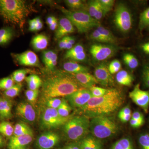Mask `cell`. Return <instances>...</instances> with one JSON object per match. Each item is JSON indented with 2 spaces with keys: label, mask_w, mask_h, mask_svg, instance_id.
<instances>
[{
  "label": "cell",
  "mask_w": 149,
  "mask_h": 149,
  "mask_svg": "<svg viewBox=\"0 0 149 149\" xmlns=\"http://www.w3.org/2000/svg\"><path fill=\"white\" fill-rule=\"evenodd\" d=\"M42 83V95L44 100L65 97L82 88L72 74L65 71H52Z\"/></svg>",
  "instance_id": "6da1fadb"
},
{
  "label": "cell",
  "mask_w": 149,
  "mask_h": 149,
  "mask_svg": "<svg viewBox=\"0 0 149 149\" xmlns=\"http://www.w3.org/2000/svg\"><path fill=\"white\" fill-rule=\"evenodd\" d=\"M123 102V98L119 91L115 89H108L103 96L92 97L84 106L77 109L81 115L92 118L113 113L121 106Z\"/></svg>",
  "instance_id": "7a4b0ae2"
},
{
  "label": "cell",
  "mask_w": 149,
  "mask_h": 149,
  "mask_svg": "<svg viewBox=\"0 0 149 149\" xmlns=\"http://www.w3.org/2000/svg\"><path fill=\"white\" fill-rule=\"evenodd\" d=\"M30 8L22 0H0V15L7 23L17 25L22 31L30 13Z\"/></svg>",
  "instance_id": "3957f363"
},
{
  "label": "cell",
  "mask_w": 149,
  "mask_h": 149,
  "mask_svg": "<svg viewBox=\"0 0 149 149\" xmlns=\"http://www.w3.org/2000/svg\"><path fill=\"white\" fill-rule=\"evenodd\" d=\"M90 128L89 118L83 115L72 116L62 126L63 132L68 140L77 142L88 136Z\"/></svg>",
  "instance_id": "277c9868"
},
{
  "label": "cell",
  "mask_w": 149,
  "mask_h": 149,
  "mask_svg": "<svg viewBox=\"0 0 149 149\" xmlns=\"http://www.w3.org/2000/svg\"><path fill=\"white\" fill-rule=\"evenodd\" d=\"M58 8L77 28L79 33H86L100 25V22L92 17L87 11L69 10L60 6Z\"/></svg>",
  "instance_id": "5b68a950"
},
{
  "label": "cell",
  "mask_w": 149,
  "mask_h": 149,
  "mask_svg": "<svg viewBox=\"0 0 149 149\" xmlns=\"http://www.w3.org/2000/svg\"><path fill=\"white\" fill-rule=\"evenodd\" d=\"M118 129L117 124L108 116H95L90 120V132L92 136L100 140L113 136Z\"/></svg>",
  "instance_id": "8992f818"
},
{
  "label": "cell",
  "mask_w": 149,
  "mask_h": 149,
  "mask_svg": "<svg viewBox=\"0 0 149 149\" xmlns=\"http://www.w3.org/2000/svg\"><path fill=\"white\" fill-rule=\"evenodd\" d=\"M72 116L62 117L56 109L46 107L40 115V126L43 129L49 130L62 127Z\"/></svg>",
  "instance_id": "52a82bcc"
},
{
  "label": "cell",
  "mask_w": 149,
  "mask_h": 149,
  "mask_svg": "<svg viewBox=\"0 0 149 149\" xmlns=\"http://www.w3.org/2000/svg\"><path fill=\"white\" fill-rule=\"evenodd\" d=\"M114 22L118 29L124 33L129 32L132 28V15L129 9L124 4H119L116 9Z\"/></svg>",
  "instance_id": "ba28073f"
},
{
  "label": "cell",
  "mask_w": 149,
  "mask_h": 149,
  "mask_svg": "<svg viewBox=\"0 0 149 149\" xmlns=\"http://www.w3.org/2000/svg\"><path fill=\"white\" fill-rule=\"evenodd\" d=\"M116 51V48L114 46L102 44H93L90 48V53L93 58L99 61L110 58Z\"/></svg>",
  "instance_id": "9c48e42d"
},
{
  "label": "cell",
  "mask_w": 149,
  "mask_h": 149,
  "mask_svg": "<svg viewBox=\"0 0 149 149\" xmlns=\"http://www.w3.org/2000/svg\"><path fill=\"white\" fill-rule=\"evenodd\" d=\"M92 97L89 89L82 88L67 96L65 99L72 108L79 109L84 106Z\"/></svg>",
  "instance_id": "30bf717a"
},
{
  "label": "cell",
  "mask_w": 149,
  "mask_h": 149,
  "mask_svg": "<svg viewBox=\"0 0 149 149\" xmlns=\"http://www.w3.org/2000/svg\"><path fill=\"white\" fill-rule=\"evenodd\" d=\"M129 97L132 101L141 107L145 113L148 112L149 108V91L141 90L140 84H137L129 93Z\"/></svg>",
  "instance_id": "8fae6325"
},
{
  "label": "cell",
  "mask_w": 149,
  "mask_h": 149,
  "mask_svg": "<svg viewBox=\"0 0 149 149\" xmlns=\"http://www.w3.org/2000/svg\"><path fill=\"white\" fill-rule=\"evenodd\" d=\"M60 141V137L57 133L48 131L41 134L37 138L36 146L38 149H52Z\"/></svg>",
  "instance_id": "7c38bea8"
},
{
  "label": "cell",
  "mask_w": 149,
  "mask_h": 149,
  "mask_svg": "<svg viewBox=\"0 0 149 149\" xmlns=\"http://www.w3.org/2000/svg\"><path fill=\"white\" fill-rule=\"evenodd\" d=\"M16 112L17 116L25 123H33L36 119V112L30 103L25 102L19 103L17 107Z\"/></svg>",
  "instance_id": "4fadbf2b"
},
{
  "label": "cell",
  "mask_w": 149,
  "mask_h": 149,
  "mask_svg": "<svg viewBox=\"0 0 149 149\" xmlns=\"http://www.w3.org/2000/svg\"><path fill=\"white\" fill-rule=\"evenodd\" d=\"M13 56L17 63L20 65L38 67L40 66L38 56L32 51H27L22 53L15 54Z\"/></svg>",
  "instance_id": "5bb4252c"
},
{
  "label": "cell",
  "mask_w": 149,
  "mask_h": 149,
  "mask_svg": "<svg viewBox=\"0 0 149 149\" xmlns=\"http://www.w3.org/2000/svg\"><path fill=\"white\" fill-rule=\"evenodd\" d=\"M94 76L99 83L105 87L112 85L114 82L113 77L110 73L108 67L104 63H102L96 68Z\"/></svg>",
  "instance_id": "9a60e30c"
},
{
  "label": "cell",
  "mask_w": 149,
  "mask_h": 149,
  "mask_svg": "<svg viewBox=\"0 0 149 149\" xmlns=\"http://www.w3.org/2000/svg\"><path fill=\"white\" fill-rule=\"evenodd\" d=\"M75 29L71 22L67 17L61 19L58 22V26L55 33L56 40H60L70 34L74 32Z\"/></svg>",
  "instance_id": "2e32d148"
},
{
  "label": "cell",
  "mask_w": 149,
  "mask_h": 149,
  "mask_svg": "<svg viewBox=\"0 0 149 149\" xmlns=\"http://www.w3.org/2000/svg\"><path fill=\"white\" fill-rule=\"evenodd\" d=\"M33 136L25 135L19 136H12L8 144V149H24L32 142Z\"/></svg>",
  "instance_id": "e0dca14e"
},
{
  "label": "cell",
  "mask_w": 149,
  "mask_h": 149,
  "mask_svg": "<svg viewBox=\"0 0 149 149\" xmlns=\"http://www.w3.org/2000/svg\"><path fill=\"white\" fill-rule=\"evenodd\" d=\"M71 74L82 88L90 89L96 84H99L95 76L89 72Z\"/></svg>",
  "instance_id": "ac0fdd59"
},
{
  "label": "cell",
  "mask_w": 149,
  "mask_h": 149,
  "mask_svg": "<svg viewBox=\"0 0 149 149\" xmlns=\"http://www.w3.org/2000/svg\"><path fill=\"white\" fill-rule=\"evenodd\" d=\"M78 143L80 149H102L100 140L93 136H87Z\"/></svg>",
  "instance_id": "d6986e66"
},
{
  "label": "cell",
  "mask_w": 149,
  "mask_h": 149,
  "mask_svg": "<svg viewBox=\"0 0 149 149\" xmlns=\"http://www.w3.org/2000/svg\"><path fill=\"white\" fill-rule=\"evenodd\" d=\"M63 68L65 71L71 74L89 72V68L87 67L81 65L76 62L72 61L64 63Z\"/></svg>",
  "instance_id": "ffe728a7"
},
{
  "label": "cell",
  "mask_w": 149,
  "mask_h": 149,
  "mask_svg": "<svg viewBox=\"0 0 149 149\" xmlns=\"http://www.w3.org/2000/svg\"><path fill=\"white\" fill-rule=\"evenodd\" d=\"M12 102L8 98H0V117L3 119H9L12 117Z\"/></svg>",
  "instance_id": "44dd1931"
},
{
  "label": "cell",
  "mask_w": 149,
  "mask_h": 149,
  "mask_svg": "<svg viewBox=\"0 0 149 149\" xmlns=\"http://www.w3.org/2000/svg\"><path fill=\"white\" fill-rule=\"evenodd\" d=\"M49 44L48 37L43 34L35 36L32 39V45L35 51H40L45 49Z\"/></svg>",
  "instance_id": "7402d4cb"
},
{
  "label": "cell",
  "mask_w": 149,
  "mask_h": 149,
  "mask_svg": "<svg viewBox=\"0 0 149 149\" xmlns=\"http://www.w3.org/2000/svg\"><path fill=\"white\" fill-rule=\"evenodd\" d=\"M116 79L118 84L126 86L132 85L134 78L131 74L125 70H121L117 73Z\"/></svg>",
  "instance_id": "603a6c76"
},
{
  "label": "cell",
  "mask_w": 149,
  "mask_h": 149,
  "mask_svg": "<svg viewBox=\"0 0 149 149\" xmlns=\"http://www.w3.org/2000/svg\"><path fill=\"white\" fill-rule=\"evenodd\" d=\"M25 135L33 136V130L25 123L19 122L17 123L14 126L13 136H19Z\"/></svg>",
  "instance_id": "cb8c5ba5"
},
{
  "label": "cell",
  "mask_w": 149,
  "mask_h": 149,
  "mask_svg": "<svg viewBox=\"0 0 149 149\" xmlns=\"http://www.w3.org/2000/svg\"><path fill=\"white\" fill-rule=\"evenodd\" d=\"M25 80L29 90H39L42 83V79L37 74H30L26 77Z\"/></svg>",
  "instance_id": "d4e9b609"
},
{
  "label": "cell",
  "mask_w": 149,
  "mask_h": 149,
  "mask_svg": "<svg viewBox=\"0 0 149 149\" xmlns=\"http://www.w3.org/2000/svg\"><path fill=\"white\" fill-rule=\"evenodd\" d=\"M14 35L13 29L9 27L0 29V45H6L10 42Z\"/></svg>",
  "instance_id": "484cf974"
},
{
  "label": "cell",
  "mask_w": 149,
  "mask_h": 149,
  "mask_svg": "<svg viewBox=\"0 0 149 149\" xmlns=\"http://www.w3.org/2000/svg\"><path fill=\"white\" fill-rule=\"evenodd\" d=\"M102 35L106 43L107 44H116L117 42L116 37L109 29L105 28L101 25H100L96 28Z\"/></svg>",
  "instance_id": "4316f807"
},
{
  "label": "cell",
  "mask_w": 149,
  "mask_h": 149,
  "mask_svg": "<svg viewBox=\"0 0 149 149\" xmlns=\"http://www.w3.org/2000/svg\"><path fill=\"white\" fill-rule=\"evenodd\" d=\"M72 108L66 99H63L61 103L57 110L60 115L62 117H68L71 116L70 113Z\"/></svg>",
  "instance_id": "83f0119b"
},
{
  "label": "cell",
  "mask_w": 149,
  "mask_h": 149,
  "mask_svg": "<svg viewBox=\"0 0 149 149\" xmlns=\"http://www.w3.org/2000/svg\"><path fill=\"white\" fill-rule=\"evenodd\" d=\"M110 149H134V148L130 139L124 138L114 143Z\"/></svg>",
  "instance_id": "f1b7e54d"
},
{
  "label": "cell",
  "mask_w": 149,
  "mask_h": 149,
  "mask_svg": "<svg viewBox=\"0 0 149 149\" xmlns=\"http://www.w3.org/2000/svg\"><path fill=\"white\" fill-rule=\"evenodd\" d=\"M14 127L7 121H3L0 123V133L6 137L11 138L13 135Z\"/></svg>",
  "instance_id": "f546056e"
},
{
  "label": "cell",
  "mask_w": 149,
  "mask_h": 149,
  "mask_svg": "<svg viewBox=\"0 0 149 149\" xmlns=\"http://www.w3.org/2000/svg\"><path fill=\"white\" fill-rule=\"evenodd\" d=\"M123 60L125 64L130 69H135L139 66V63L138 60L135 56L132 54H125L123 55Z\"/></svg>",
  "instance_id": "4dcf8cb0"
},
{
  "label": "cell",
  "mask_w": 149,
  "mask_h": 149,
  "mask_svg": "<svg viewBox=\"0 0 149 149\" xmlns=\"http://www.w3.org/2000/svg\"><path fill=\"white\" fill-rule=\"evenodd\" d=\"M30 69H22L17 70L13 73L11 77L17 83H21L23 80H25L26 75L31 72Z\"/></svg>",
  "instance_id": "1f68e13d"
},
{
  "label": "cell",
  "mask_w": 149,
  "mask_h": 149,
  "mask_svg": "<svg viewBox=\"0 0 149 149\" xmlns=\"http://www.w3.org/2000/svg\"><path fill=\"white\" fill-rule=\"evenodd\" d=\"M85 52L84 47L82 45L77 44L72 47L66 52L64 56V58L70 60L74 56L78 55L81 53Z\"/></svg>",
  "instance_id": "d6a6232c"
},
{
  "label": "cell",
  "mask_w": 149,
  "mask_h": 149,
  "mask_svg": "<svg viewBox=\"0 0 149 149\" xmlns=\"http://www.w3.org/2000/svg\"><path fill=\"white\" fill-rule=\"evenodd\" d=\"M22 85L21 83H17L8 90L4 91V94L8 98H13L18 95L21 92Z\"/></svg>",
  "instance_id": "836d02e7"
},
{
  "label": "cell",
  "mask_w": 149,
  "mask_h": 149,
  "mask_svg": "<svg viewBox=\"0 0 149 149\" xmlns=\"http://www.w3.org/2000/svg\"><path fill=\"white\" fill-rule=\"evenodd\" d=\"M100 6L99 0H92L89 1L87 6V12L92 17L94 18Z\"/></svg>",
  "instance_id": "e575fe53"
},
{
  "label": "cell",
  "mask_w": 149,
  "mask_h": 149,
  "mask_svg": "<svg viewBox=\"0 0 149 149\" xmlns=\"http://www.w3.org/2000/svg\"><path fill=\"white\" fill-rule=\"evenodd\" d=\"M64 1L68 7L73 9L77 10H83L81 9H84L85 7L84 2L81 0H66Z\"/></svg>",
  "instance_id": "d590c367"
},
{
  "label": "cell",
  "mask_w": 149,
  "mask_h": 149,
  "mask_svg": "<svg viewBox=\"0 0 149 149\" xmlns=\"http://www.w3.org/2000/svg\"><path fill=\"white\" fill-rule=\"evenodd\" d=\"M149 23V7L141 13L139 20V28L143 29L148 26Z\"/></svg>",
  "instance_id": "8d00e7d4"
},
{
  "label": "cell",
  "mask_w": 149,
  "mask_h": 149,
  "mask_svg": "<svg viewBox=\"0 0 149 149\" xmlns=\"http://www.w3.org/2000/svg\"><path fill=\"white\" fill-rule=\"evenodd\" d=\"M62 99L60 98H53L47 99L44 100L45 102V104L46 107L57 109L60 106L62 101Z\"/></svg>",
  "instance_id": "74e56055"
},
{
  "label": "cell",
  "mask_w": 149,
  "mask_h": 149,
  "mask_svg": "<svg viewBox=\"0 0 149 149\" xmlns=\"http://www.w3.org/2000/svg\"><path fill=\"white\" fill-rule=\"evenodd\" d=\"M14 81L11 76L0 80V90L7 91L14 85Z\"/></svg>",
  "instance_id": "f35d334b"
},
{
  "label": "cell",
  "mask_w": 149,
  "mask_h": 149,
  "mask_svg": "<svg viewBox=\"0 0 149 149\" xmlns=\"http://www.w3.org/2000/svg\"><path fill=\"white\" fill-rule=\"evenodd\" d=\"M121 68V63L117 59H115L112 61L108 67L110 73L111 74L118 73L120 71Z\"/></svg>",
  "instance_id": "ab89813d"
},
{
  "label": "cell",
  "mask_w": 149,
  "mask_h": 149,
  "mask_svg": "<svg viewBox=\"0 0 149 149\" xmlns=\"http://www.w3.org/2000/svg\"><path fill=\"white\" fill-rule=\"evenodd\" d=\"M39 93V90H31L29 89L26 91L25 96L29 103L32 104L35 103L38 98Z\"/></svg>",
  "instance_id": "60d3db41"
},
{
  "label": "cell",
  "mask_w": 149,
  "mask_h": 149,
  "mask_svg": "<svg viewBox=\"0 0 149 149\" xmlns=\"http://www.w3.org/2000/svg\"><path fill=\"white\" fill-rule=\"evenodd\" d=\"M139 142L141 149H149V133L141 134L139 137Z\"/></svg>",
  "instance_id": "b9f144b4"
},
{
  "label": "cell",
  "mask_w": 149,
  "mask_h": 149,
  "mask_svg": "<svg viewBox=\"0 0 149 149\" xmlns=\"http://www.w3.org/2000/svg\"><path fill=\"white\" fill-rule=\"evenodd\" d=\"M89 90L93 97H98L104 95L108 91V89L94 86L90 88Z\"/></svg>",
  "instance_id": "7bdbcfd3"
},
{
  "label": "cell",
  "mask_w": 149,
  "mask_h": 149,
  "mask_svg": "<svg viewBox=\"0 0 149 149\" xmlns=\"http://www.w3.org/2000/svg\"><path fill=\"white\" fill-rule=\"evenodd\" d=\"M142 77L144 86L149 88V63L144 65L142 71Z\"/></svg>",
  "instance_id": "ee69618b"
},
{
  "label": "cell",
  "mask_w": 149,
  "mask_h": 149,
  "mask_svg": "<svg viewBox=\"0 0 149 149\" xmlns=\"http://www.w3.org/2000/svg\"><path fill=\"white\" fill-rule=\"evenodd\" d=\"M90 38L91 40L99 42L100 43H106L102 35L99 32L97 29L94 30L90 35Z\"/></svg>",
  "instance_id": "f6af8a7d"
},
{
  "label": "cell",
  "mask_w": 149,
  "mask_h": 149,
  "mask_svg": "<svg viewBox=\"0 0 149 149\" xmlns=\"http://www.w3.org/2000/svg\"><path fill=\"white\" fill-rule=\"evenodd\" d=\"M109 12V11L104 8L100 3V6L94 18L96 20L99 21L102 18H103Z\"/></svg>",
  "instance_id": "bcb514c9"
},
{
  "label": "cell",
  "mask_w": 149,
  "mask_h": 149,
  "mask_svg": "<svg viewBox=\"0 0 149 149\" xmlns=\"http://www.w3.org/2000/svg\"><path fill=\"white\" fill-rule=\"evenodd\" d=\"M104 8L107 9L108 10L110 11L114 4L115 1L113 0H99Z\"/></svg>",
  "instance_id": "7dc6e473"
},
{
  "label": "cell",
  "mask_w": 149,
  "mask_h": 149,
  "mask_svg": "<svg viewBox=\"0 0 149 149\" xmlns=\"http://www.w3.org/2000/svg\"><path fill=\"white\" fill-rule=\"evenodd\" d=\"M131 118L138 120L142 124H143L145 122L143 115L140 112L136 111L133 112L131 115Z\"/></svg>",
  "instance_id": "c3c4849f"
},
{
  "label": "cell",
  "mask_w": 149,
  "mask_h": 149,
  "mask_svg": "<svg viewBox=\"0 0 149 149\" xmlns=\"http://www.w3.org/2000/svg\"><path fill=\"white\" fill-rule=\"evenodd\" d=\"M38 17H36L29 20V31L31 32H35V28L38 21Z\"/></svg>",
  "instance_id": "681fc988"
},
{
  "label": "cell",
  "mask_w": 149,
  "mask_h": 149,
  "mask_svg": "<svg viewBox=\"0 0 149 149\" xmlns=\"http://www.w3.org/2000/svg\"><path fill=\"white\" fill-rule=\"evenodd\" d=\"M60 149H80L79 143L72 142Z\"/></svg>",
  "instance_id": "f907efd6"
},
{
  "label": "cell",
  "mask_w": 149,
  "mask_h": 149,
  "mask_svg": "<svg viewBox=\"0 0 149 149\" xmlns=\"http://www.w3.org/2000/svg\"><path fill=\"white\" fill-rule=\"evenodd\" d=\"M68 41L66 37H65L59 40L58 42V47L60 49H66Z\"/></svg>",
  "instance_id": "816d5d0a"
},
{
  "label": "cell",
  "mask_w": 149,
  "mask_h": 149,
  "mask_svg": "<svg viewBox=\"0 0 149 149\" xmlns=\"http://www.w3.org/2000/svg\"><path fill=\"white\" fill-rule=\"evenodd\" d=\"M132 115L118 114V118L122 122L126 123L128 122L131 118Z\"/></svg>",
  "instance_id": "f5cc1de1"
},
{
  "label": "cell",
  "mask_w": 149,
  "mask_h": 149,
  "mask_svg": "<svg viewBox=\"0 0 149 149\" xmlns=\"http://www.w3.org/2000/svg\"><path fill=\"white\" fill-rule=\"evenodd\" d=\"M130 125L133 128H139L143 125L138 120L132 118L130 119Z\"/></svg>",
  "instance_id": "db71d44e"
},
{
  "label": "cell",
  "mask_w": 149,
  "mask_h": 149,
  "mask_svg": "<svg viewBox=\"0 0 149 149\" xmlns=\"http://www.w3.org/2000/svg\"><path fill=\"white\" fill-rule=\"evenodd\" d=\"M118 113L124 115H132L131 114V109L128 106L124 107L122 109L120 110Z\"/></svg>",
  "instance_id": "11a10c76"
},
{
  "label": "cell",
  "mask_w": 149,
  "mask_h": 149,
  "mask_svg": "<svg viewBox=\"0 0 149 149\" xmlns=\"http://www.w3.org/2000/svg\"><path fill=\"white\" fill-rule=\"evenodd\" d=\"M141 48L145 53L149 55V42L142 44Z\"/></svg>",
  "instance_id": "9f6ffc18"
},
{
  "label": "cell",
  "mask_w": 149,
  "mask_h": 149,
  "mask_svg": "<svg viewBox=\"0 0 149 149\" xmlns=\"http://www.w3.org/2000/svg\"><path fill=\"white\" fill-rule=\"evenodd\" d=\"M43 24L42 20L40 19V17H38V21L37 25L36 26V28H35V32H37V31H40L41 29H42L43 28Z\"/></svg>",
  "instance_id": "6f0895ef"
},
{
  "label": "cell",
  "mask_w": 149,
  "mask_h": 149,
  "mask_svg": "<svg viewBox=\"0 0 149 149\" xmlns=\"http://www.w3.org/2000/svg\"><path fill=\"white\" fill-rule=\"evenodd\" d=\"M58 21L56 19L51 25L49 26V28L51 30H52V31L56 30L58 26Z\"/></svg>",
  "instance_id": "680465c9"
},
{
  "label": "cell",
  "mask_w": 149,
  "mask_h": 149,
  "mask_svg": "<svg viewBox=\"0 0 149 149\" xmlns=\"http://www.w3.org/2000/svg\"><path fill=\"white\" fill-rule=\"evenodd\" d=\"M56 19V18L54 16H49L47 19V21H46L47 24L48 26H49Z\"/></svg>",
  "instance_id": "91938a15"
},
{
  "label": "cell",
  "mask_w": 149,
  "mask_h": 149,
  "mask_svg": "<svg viewBox=\"0 0 149 149\" xmlns=\"http://www.w3.org/2000/svg\"><path fill=\"white\" fill-rule=\"evenodd\" d=\"M67 39L68 41L69 42L71 45L73 46L75 43V39H74V37H71V36H66Z\"/></svg>",
  "instance_id": "94428289"
},
{
  "label": "cell",
  "mask_w": 149,
  "mask_h": 149,
  "mask_svg": "<svg viewBox=\"0 0 149 149\" xmlns=\"http://www.w3.org/2000/svg\"><path fill=\"white\" fill-rule=\"evenodd\" d=\"M0 143L3 144V145H4V142L2 136H1V135H0Z\"/></svg>",
  "instance_id": "6125c7cd"
},
{
  "label": "cell",
  "mask_w": 149,
  "mask_h": 149,
  "mask_svg": "<svg viewBox=\"0 0 149 149\" xmlns=\"http://www.w3.org/2000/svg\"><path fill=\"white\" fill-rule=\"evenodd\" d=\"M4 145H3V144L1 143H0V148H1V147H2Z\"/></svg>",
  "instance_id": "be15d7a7"
},
{
  "label": "cell",
  "mask_w": 149,
  "mask_h": 149,
  "mask_svg": "<svg viewBox=\"0 0 149 149\" xmlns=\"http://www.w3.org/2000/svg\"><path fill=\"white\" fill-rule=\"evenodd\" d=\"M148 27L149 28V23H148Z\"/></svg>",
  "instance_id": "e7e4bbea"
}]
</instances>
